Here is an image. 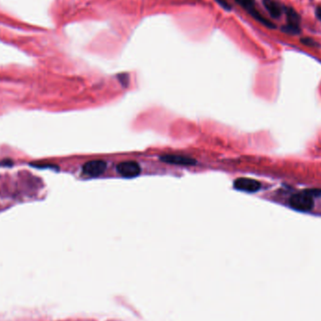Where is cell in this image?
Returning a JSON list of instances; mask_svg holds the SVG:
<instances>
[{"mask_svg":"<svg viewBox=\"0 0 321 321\" xmlns=\"http://www.w3.org/2000/svg\"><path fill=\"white\" fill-rule=\"evenodd\" d=\"M284 12L287 16V24L282 26V31L289 35H299L301 33V17L296 10L290 7H285Z\"/></svg>","mask_w":321,"mask_h":321,"instance_id":"3957f363","label":"cell"},{"mask_svg":"<svg viewBox=\"0 0 321 321\" xmlns=\"http://www.w3.org/2000/svg\"><path fill=\"white\" fill-rule=\"evenodd\" d=\"M302 43L305 44L306 46H310V47H315V46H318V42L313 40L312 38H309V37H306V38H303L302 40Z\"/></svg>","mask_w":321,"mask_h":321,"instance_id":"9c48e42d","label":"cell"},{"mask_svg":"<svg viewBox=\"0 0 321 321\" xmlns=\"http://www.w3.org/2000/svg\"><path fill=\"white\" fill-rule=\"evenodd\" d=\"M316 15L318 17V19L321 21V6H319L316 8Z\"/></svg>","mask_w":321,"mask_h":321,"instance_id":"8fae6325","label":"cell"},{"mask_svg":"<svg viewBox=\"0 0 321 321\" xmlns=\"http://www.w3.org/2000/svg\"><path fill=\"white\" fill-rule=\"evenodd\" d=\"M237 4H239L241 8H243L249 15L253 17L260 24L269 27V28H275L276 25L271 22L268 18L262 15V13L257 8L255 0H234Z\"/></svg>","mask_w":321,"mask_h":321,"instance_id":"6da1fadb","label":"cell"},{"mask_svg":"<svg viewBox=\"0 0 321 321\" xmlns=\"http://www.w3.org/2000/svg\"><path fill=\"white\" fill-rule=\"evenodd\" d=\"M116 170L125 178H134L141 173L140 165L134 161H127L118 164Z\"/></svg>","mask_w":321,"mask_h":321,"instance_id":"277c9868","label":"cell"},{"mask_svg":"<svg viewBox=\"0 0 321 321\" xmlns=\"http://www.w3.org/2000/svg\"><path fill=\"white\" fill-rule=\"evenodd\" d=\"M162 162L177 165H193L196 164V161L192 158L181 155H164L160 158Z\"/></svg>","mask_w":321,"mask_h":321,"instance_id":"52a82bcc","label":"cell"},{"mask_svg":"<svg viewBox=\"0 0 321 321\" xmlns=\"http://www.w3.org/2000/svg\"><path fill=\"white\" fill-rule=\"evenodd\" d=\"M265 8L269 11L271 16L273 18H280L283 11H284V6H281L280 4L273 0H267L263 2Z\"/></svg>","mask_w":321,"mask_h":321,"instance_id":"ba28073f","label":"cell"},{"mask_svg":"<svg viewBox=\"0 0 321 321\" xmlns=\"http://www.w3.org/2000/svg\"><path fill=\"white\" fill-rule=\"evenodd\" d=\"M107 165V163L102 160L90 161L83 165V171L91 177H98L106 171Z\"/></svg>","mask_w":321,"mask_h":321,"instance_id":"5b68a950","label":"cell"},{"mask_svg":"<svg viewBox=\"0 0 321 321\" xmlns=\"http://www.w3.org/2000/svg\"><path fill=\"white\" fill-rule=\"evenodd\" d=\"M234 186L235 188L243 192L255 193L261 188V183L259 181L252 180V179L240 178L234 182Z\"/></svg>","mask_w":321,"mask_h":321,"instance_id":"8992f818","label":"cell"},{"mask_svg":"<svg viewBox=\"0 0 321 321\" xmlns=\"http://www.w3.org/2000/svg\"><path fill=\"white\" fill-rule=\"evenodd\" d=\"M313 197L309 194V192L306 190L302 193L292 196L289 199V205L296 211L309 212L313 209Z\"/></svg>","mask_w":321,"mask_h":321,"instance_id":"7a4b0ae2","label":"cell"},{"mask_svg":"<svg viewBox=\"0 0 321 321\" xmlns=\"http://www.w3.org/2000/svg\"><path fill=\"white\" fill-rule=\"evenodd\" d=\"M221 7H222L223 9L227 10V11H230L232 9V6L230 5V3L227 1V0H215Z\"/></svg>","mask_w":321,"mask_h":321,"instance_id":"30bf717a","label":"cell"}]
</instances>
